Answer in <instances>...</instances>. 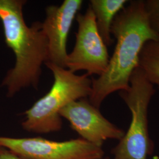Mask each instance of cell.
Masks as SVG:
<instances>
[{
    "instance_id": "3",
    "label": "cell",
    "mask_w": 159,
    "mask_h": 159,
    "mask_svg": "<svg viewBox=\"0 0 159 159\" xmlns=\"http://www.w3.org/2000/svg\"><path fill=\"white\" fill-rule=\"evenodd\" d=\"M45 64L53 74V84L45 96L24 111L21 123L24 130L37 134L61 130L60 111L70 102L89 97L92 90V79L89 74L78 75L53 63Z\"/></svg>"
},
{
    "instance_id": "12",
    "label": "cell",
    "mask_w": 159,
    "mask_h": 159,
    "mask_svg": "<svg viewBox=\"0 0 159 159\" xmlns=\"http://www.w3.org/2000/svg\"><path fill=\"white\" fill-rule=\"evenodd\" d=\"M0 159H23L9 150L0 147Z\"/></svg>"
},
{
    "instance_id": "2",
    "label": "cell",
    "mask_w": 159,
    "mask_h": 159,
    "mask_svg": "<svg viewBox=\"0 0 159 159\" xmlns=\"http://www.w3.org/2000/svg\"><path fill=\"white\" fill-rule=\"evenodd\" d=\"M24 0H0V20L6 44L14 52L16 63L1 85L6 86L7 96L12 97L24 88L37 89L42 66L48 60V41L43 23L35 21L31 26L25 22Z\"/></svg>"
},
{
    "instance_id": "1",
    "label": "cell",
    "mask_w": 159,
    "mask_h": 159,
    "mask_svg": "<svg viewBox=\"0 0 159 159\" xmlns=\"http://www.w3.org/2000/svg\"><path fill=\"white\" fill-rule=\"evenodd\" d=\"M111 33L116 40L113 56L105 71L92 79L89 100L97 108L110 94L129 88L131 76L139 67L143 47L148 41L159 42V34L150 25L142 0L131 1L120 12Z\"/></svg>"
},
{
    "instance_id": "7",
    "label": "cell",
    "mask_w": 159,
    "mask_h": 159,
    "mask_svg": "<svg viewBox=\"0 0 159 159\" xmlns=\"http://www.w3.org/2000/svg\"><path fill=\"white\" fill-rule=\"evenodd\" d=\"M60 115L68 121L80 138L99 147H102L107 140H120L125 134L85 98L69 103L60 111Z\"/></svg>"
},
{
    "instance_id": "6",
    "label": "cell",
    "mask_w": 159,
    "mask_h": 159,
    "mask_svg": "<svg viewBox=\"0 0 159 159\" xmlns=\"http://www.w3.org/2000/svg\"><path fill=\"white\" fill-rule=\"evenodd\" d=\"M78 30L73 51L67 56L66 67L75 73L85 70L89 75H101L109 62L107 46L97 27L94 13L89 6L84 14L76 16Z\"/></svg>"
},
{
    "instance_id": "13",
    "label": "cell",
    "mask_w": 159,
    "mask_h": 159,
    "mask_svg": "<svg viewBox=\"0 0 159 159\" xmlns=\"http://www.w3.org/2000/svg\"><path fill=\"white\" fill-rule=\"evenodd\" d=\"M102 159H110V157L107 156V157H104Z\"/></svg>"
},
{
    "instance_id": "4",
    "label": "cell",
    "mask_w": 159,
    "mask_h": 159,
    "mask_svg": "<svg viewBox=\"0 0 159 159\" xmlns=\"http://www.w3.org/2000/svg\"><path fill=\"white\" fill-rule=\"evenodd\" d=\"M155 92L153 84L138 67L131 76L129 88L120 91L131 119L126 133L111 150L112 159H148L153 153L154 144L148 132V108Z\"/></svg>"
},
{
    "instance_id": "8",
    "label": "cell",
    "mask_w": 159,
    "mask_h": 159,
    "mask_svg": "<svg viewBox=\"0 0 159 159\" xmlns=\"http://www.w3.org/2000/svg\"><path fill=\"white\" fill-rule=\"evenodd\" d=\"M83 3L81 0H65L61 6L46 8V19L43 26L48 45L47 62L67 68L68 34Z\"/></svg>"
},
{
    "instance_id": "10",
    "label": "cell",
    "mask_w": 159,
    "mask_h": 159,
    "mask_svg": "<svg viewBox=\"0 0 159 159\" xmlns=\"http://www.w3.org/2000/svg\"><path fill=\"white\" fill-rule=\"evenodd\" d=\"M139 67L148 80L159 88V42L150 41L146 43L140 56Z\"/></svg>"
},
{
    "instance_id": "5",
    "label": "cell",
    "mask_w": 159,
    "mask_h": 159,
    "mask_svg": "<svg viewBox=\"0 0 159 159\" xmlns=\"http://www.w3.org/2000/svg\"><path fill=\"white\" fill-rule=\"evenodd\" d=\"M0 147L23 159H102L104 152L81 138L57 142L41 137L0 136Z\"/></svg>"
},
{
    "instance_id": "9",
    "label": "cell",
    "mask_w": 159,
    "mask_h": 159,
    "mask_svg": "<svg viewBox=\"0 0 159 159\" xmlns=\"http://www.w3.org/2000/svg\"><path fill=\"white\" fill-rule=\"evenodd\" d=\"M127 0H91L89 6L94 13L97 27L107 46L113 43L111 29L117 15L127 3Z\"/></svg>"
},
{
    "instance_id": "11",
    "label": "cell",
    "mask_w": 159,
    "mask_h": 159,
    "mask_svg": "<svg viewBox=\"0 0 159 159\" xmlns=\"http://www.w3.org/2000/svg\"><path fill=\"white\" fill-rule=\"evenodd\" d=\"M144 1L150 25L154 30L159 34V0Z\"/></svg>"
}]
</instances>
